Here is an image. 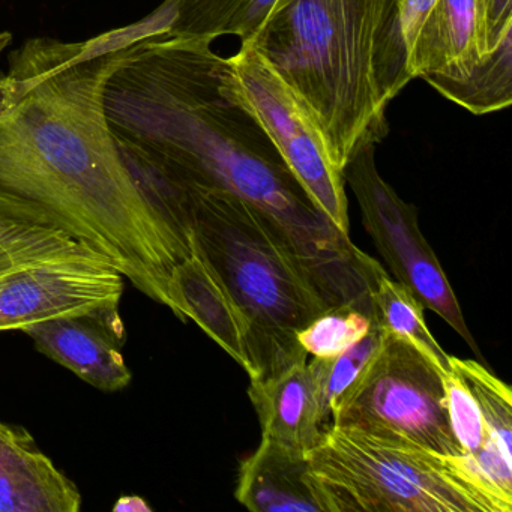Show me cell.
I'll use <instances>...</instances> for the list:
<instances>
[{
  "label": "cell",
  "instance_id": "cell-3",
  "mask_svg": "<svg viewBox=\"0 0 512 512\" xmlns=\"http://www.w3.org/2000/svg\"><path fill=\"white\" fill-rule=\"evenodd\" d=\"M184 190L194 244L250 319L256 377L308 358L296 334L325 311L370 295L367 253L362 268L323 262L236 194Z\"/></svg>",
  "mask_w": 512,
  "mask_h": 512
},
{
  "label": "cell",
  "instance_id": "cell-5",
  "mask_svg": "<svg viewBox=\"0 0 512 512\" xmlns=\"http://www.w3.org/2000/svg\"><path fill=\"white\" fill-rule=\"evenodd\" d=\"M307 458L340 512H505L461 455L407 440L332 425Z\"/></svg>",
  "mask_w": 512,
  "mask_h": 512
},
{
  "label": "cell",
  "instance_id": "cell-2",
  "mask_svg": "<svg viewBox=\"0 0 512 512\" xmlns=\"http://www.w3.org/2000/svg\"><path fill=\"white\" fill-rule=\"evenodd\" d=\"M211 44L152 32L107 82V121L131 178L230 191L274 218L310 256L359 268L362 251L314 208L235 94L229 59Z\"/></svg>",
  "mask_w": 512,
  "mask_h": 512
},
{
  "label": "cell",
  "instance_id": "cell-19",
  "mask_svg": "<svg viewBox=\"0 0 512 512\" xmlns=\"http://www.w3.org/2000/svg\"><path fill=\"white\" fill-rule=\"evenodd\" d=\"M385 341V331L374 320L368 334L340 355L331 358H313L308 362L323 421L331 427L332 415L340 409L347 395L362 379Z\"/></svg>",
  "mask_w": 512,
  "mask_h": 512
},
{
  "label": "cell",
  "instance_id": "cell-9",
  "mask_svg": "<svg viewBox=\"0 0 512 512\" xmlns=\"http://www.w3.org/2000/svg\"><path fill=\"white\" fill-rule=\"evenodd\" d=\"M124 275L101 254L53 257L0 275V332L70 316L118 314Z\"/></svg>",
  "mask_w": 512,
  "mask_h": 512
},
{
  "label": "cell",
  "instance_id": "cell-4",
  "mask_svg": "<svg viewBox=\"0 0 512 512\" xmlns=\"http://www.w3.org/2000/svg\"><path fill=\"white\" fill-rule=\"evenodd\" d=\"M386 0H277L253 46L322 131L343 173L365 143L389 133L376 49Z\"/></svg>",
  "mask_w": 512,
  "mask_h": 512
},
{
  "label": "cell",
  "instance_id": "cell-16",
  "mask_svg": "<svg viewBox=\"0 0 512 512\" xmlns=\"http://www.w3.org/2000/svg\"><path fill=\"white\" fill-rule=\"evenodd\" d=\"M368 292L373 302L374 320L380 328L409 344L446 376L451 371V356L428 329L424 305L406 286L392 280L373 257L368 259Z\"/></svg>",
  "mask_w": 512,
  "mask_h": 512
},
{
  "label": "cell",
  "instance_id": "cell-18",
  "mask_svg": "<svg viewBox=\"0 0 512 512\" xmlns=\"http://www.w3.org/2000/svg\"><path fill=\"white\" fill-rule=\"evenodd\" d=\"M437 0H386L376 49L380 94L391 103L410 82L409 55L413 41Z\"/></svg>",
  "mask_w": 512,
  "mask_h": 512
},
{
  "label": "cell",
  "instance_id": "cell-17",
  "mask_svg": "<svg viewBox=\"0 0 512 512\" xmlns=\"http://www.w3.org/2000/svg\"><path fill=\"white\" fill-rule=\"evenodd\" d=\"M422 80L472 115L508 109L512 104V29L466 76H425Z\"/></svg>",
  "mask_w": 512,
  "mask_h": 512
},
{
  "label": "cell",
  "instance_id": "cell-6",
  "mask_svg": "<svg viewBox=\"0 0 512 512\" xmlns=\"http://www.w3.org/2000/svg\"><path fill=\"white\" fill-rule=\"evenodd\" d=\"M332 425L461 455L449 425L442 374L386 332L382 349L332 415Z\"/></svg>",
  "mask_w": 512,
  "mask_h": 512
},
{
  "label": "cell",
  "instance_id": "cell-22",
  "mask_svg": "<svg viewBox=\"0 0 512 512\" xmlns=\"http://www.w3.org/2000/svg\"><path fill=\"white\" fill-rule=\"evenodd\" d=\"M242 2L244 0H166L163 4L169 16L166 34L217 40L223 37L224 28Z\"/></svg>",
  "mask_w": 512,
  "mask_h": 512
},
{
  "label": "cell",
  "instance_id": "cell-8",
  "mask_svg": "<svg viewBox=\"0 0 512 512\" xmlns=\"http://www.w3.org/2000/svg\"><path fill=\"white\" fill-rule=\"evenodd\" d=\"M374 154L376 145L365 143L343 170L344 181L358 200L364 229L395 281L445 320L466 341L478 361L484 362L440 260L419 229L418 211L380 176Z\"/></svg>",
  "mask_w": 512,
  "mask_h": 512
},
{
  "label": "cell",
  "instance_id": "cell-1",
  "mask_svg": "<svg viewBox=\"0 0 512 512\" xmlns=\"http://www.w3.org/2000/svg\"><path fill=\"white\" fill-rule=\"evenodd\" d=\"M148 19L80 43L32 38L0 71V221L58 230L172 308L167 284L191 254L142 196L110 131L104 91Z\"/></svg>",
  "mask_w": 512,
  "mask_h": 512
},
{
  "label": "cell",
  "instance_id": "cell-14",
  "mask_svg": "<svg viewBox=\"0 0 512 512\" xmlns=\"http://www.w3.org/2000/svg\"><path fill=\"white\" fill-rule=\"evenodd\" d=\"M250 380L248 397L256 409L262 437L304 454L319 445L328 428L308 358Z\"/></svg>",
  "mask_w": 512,
  "mask_h": 512
},
{
  "label": "cell",
  "instance_id": "cell-25",
  "mask_svg": "<svg viewBox=\"0 0 512 512\" xmlns=\"http://www.w3.org/2000/svg\"><path fill=\"white\" fill-rule=\"evenodd\" d=\"M116 512H151L152 508L146 500L139 496H124L116 502Z\"/></svg>",
  "mask_w": 512,
  "mask_h": 512
},
{
  "label": "cell",
  "instance_id": "cell-12",
  "mask_svg": "<svg viewBox=\"0 0 512 512\" xmlns=\"http://www.w3.org/2000/svg\"><path fill=\"white\" fill-rule=\"evenodd\" d=\"M235 496L254 512H340L337 497L314 475L307 454L265 437L242 463Z\"/></svg>",
  "mask_w": 512,
  "mask_h": 512
},
{
  "label": "cell",
  "instance_id": "cell-7",
  "mask_svg": "<svg viewBox=\"0 0 512 512\" xmlns=\"http://www.w3.org/2000/svg\"><path fill=\"white\" fill-rule=\"evenodd\" d=\"M227 59L239 100L262 125L314 208L349 236L346 181L310 113L250 41Z\"/></svg>",
  "mask_w": 512,
  "mask_h": 512
},
{
  "label": "cell",
  "instance_id": "cell-20",
  "mask_svg": "<svg viewBox=\"0 0 512 512\" xmlns=\"http://www.w3.org/2000/svg\"><path fill=\"white\" fill-rule=\"evenodd\" d=\"M373 323V302L368 295L320 314L296 334V341L313 358H331L362 340Z\"/></svg>",
  "mask_w": 512,
  "mask_h": 512
},
{
  "label": "cell",
  "instance_id": "cell-24",
  "mask_svg": "<svg viewBox=\"0 0 512 512\" xmlns=\"http://www.w3.org/2000/svg\"><path fill=\"white\" fill-rule=\"evenodd\" d=\"M485 41L488 53L500 43L503 35L512 29V0H482Z\"/></svg>",
  "mask_w": 512,
  "mask_h": 512
},
{
  "label": "cell",
  "instance_id": "cell-13",
  "mask_svg": "<svg viewBox=\"0 0 512 512\" xmlns=\"http://www.w3.org/2000/svg\"><path fill=\"white\" fill-rule=\"evenodd\" d=\"M82 494L22 427L0 422V512H77Z\"/></svg>",
  "mask_w": 512,
  "mask_h": 512
},
{
  "label": "cell",
  "instance_id": "cell-21",
  "mask_svg": "<svg viewBox=\"0 0 512 512\" xmlns=\"http://www.w3.org/2000/svg\"><path fill=\"white\" fill-rule=\"evenodd\" d=\"M88 250L58 230L0 221V275L53 257Z\"/></svg>",
  "mask_w": 512,
  "mask_h": 512
},
{
  "label": "cell",
  "instance_id": "cell-23",
  "mask_svg": "<svg viewBox=\"0 0 512 512\" xmlns=\"http://www.w3.org/2000/svg\"><path fill=\"white\" fill-rule=\"evenodd\" d=\"M277 0H244L230 17L223 35H236L242 43L253 40Z\"/></svg>",
  "mask_w": 512,
  "mask_h": 512
},
{
  "label": "cell",
  "instance_id": "cell-11",
  "mask_svg": "<svg viewBox=\"0 0 512 512\" xmlns=\"http://www.w3.org/2000/svg\"><path fill=\"white\" fill-rule=\"evenodd\" d=\"M44 355L104 392L127 388L133 379L122 355L124 323L118 314L70 316L26 326Z\"/></svg>",
  "mask_w": 512,
  "mask_h": 512
},
{
  "label": "cell",
  "instance_id": "cell-10",
  "mask_svg": "<svg viewBox=\"0 0 512 512\" xmlns=\"http://www.w3.org/2000/svg\"><path fill=\"white\" fill-rule=\"evenodd\" d=\"M167 292L172 302L170 311L178 319L193 320L247 371L250 379L257 376L250 319L194 241L190 256L173 268Z\"/></svg>",
  "mask_w": 512,
  "mask_h": 512
},
{
  "label": "cell",
  "instance_id": "cell-15",
  "mask_svg": "<svg viewBox=\"0 0 512 512\" xmlns=\"http://www.w3.org/2000/svg\"><path fill=\"white\" fill-rule=\"evenodd\" d=\"M487 55L482 0H437L413 41L409 76L463 77Z\"/></svg>",
  "mask_w": 512,
  "mask_h": 512
}]
</instances>
